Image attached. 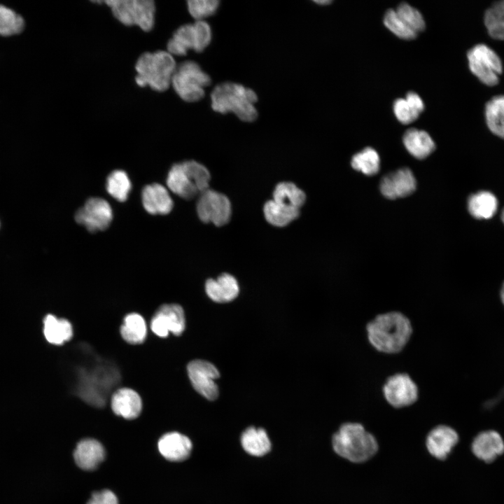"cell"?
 I'll return each instance as SVG.
<instances>
[{
  "label": "cell",
  "mask_w": 504,
  "mask_h": 504,
  "mask_svg": "<svg viewBox=\"0 0 504 504\" xmlns=\"http://www.w3.org/2000/svg\"><path fill=\"white\" fill-rule=\"evenodd\" d=\"M412 332L410 320L398 311L378 314L366 326L367 337L371 346L387 354L401 351L410 341Z\"/></svg>",
  "instance_id": "cell-1"
},
{
  "label": "cell",
  "mask_w": 504,
  "mask_h": 504,
  "mask_svg": "<svg viewBox=\"0 0 504 504\" xmlns=\"http://www.w3.org/2000/svg\"><path fill=\"white\" fill-rule=\"evenodd\" d=\"M332 447L341 458L354 463L372 458L379 450L374 435L358 422H345L332 435Z\"/></svg>",
  "instance_id": "cell-2"
},
{
  "label": "cell",
  "mask_w": 504,
  "mask_h": 504,
  "mask_svg": "<svg viewBox=\"0 0 504 504\" xmlns=\"http://www.w3.org/2000/svg\"><path fill=\"white\" fill-rule=\"evenodd\" d=\"M212 109L225 114L233 113L244 122H253L258 117L257 94L251 88L234 82H224L214 87L211 93Z\"/></svg>",
  "instance_id": "cell-3"
},
{
  "label": "cell",
  "mask_w": 504,
  "mask_h": 504,
  "mask_svg": "<svg viewBox=\"0 0 504 504\" xmlns=\"http://www.w3.org/2000/svg\"><path fill=\"white\" fill-rule=\"evenodd\" d=\"M77 392L88 403L102 407L111 389L118 383L119 373L111 364L100 360L95 365L83 367L78 376Z\"/></svg>",
  "instance_id": "cell-4"
},
{
  "label": "cell",
  "mask_w": 504,
  "mask_h": 504,
  "mask_svg": "<svg viewBox=\"0 0 504 504\" xmlns=\"http://www.w3.org/2000/svg\"><path fill=\"white\" fill-rule=\"evenodd\" d=\"M176 66L173 55L167 51L145 52L136 61L135 81L140 87L164 91L171 85Z\"/></svg>",
  "instance_id": "cell-5"
},
{
  "label": "cell",
  "mask_w": 504,
  "mask_h": 504,
  "mask_svg": "<svg viewBox=\"0 0 504 504\" xmlns=\"http://www.w3.org/2000/svg\"><path fill=\"white\" fill-rule=\"evenodd\" d=\"M211 83V77L200 66L189 60L177 65L171 85L183 100L194 102L204 97V90Z\"/></svg>",
  "instance_id": "cell-6"
},
{
  "label": "cell",
  "mask_w": 504,
  "mask_h": 504,
  "mask_svg": "<svg viewBox=\"0 0 504 504\" xmlns=\"http://www.w3.org/2000/svg\"><path fill=\"white\" fill-rule=\"evenodd\" d=\"M212 34L210 25L205 21H195L178 28L168 41L167 52L183 56L190 50L203 51L210 43Z\"/></svg>",
  "instance_id": "cell-7"
},
{
  "label": "cell",
  "mask_w": 504,
  "mask_h": 504,
  "mask_svg": "<svg viewBox=\"0 0 504 504\" xmlns=\"http://www.w3.org/2000/svg\"><path fill=\"white\" fill-rule=\"evenodd\" d=\"M114 17L127 26L136 25L145 31H150L155 22V3L152 0L104 1Z\"/></svg>",
  "instance_id": "cell-8"
},
{
  "label": "cell",
  "mask_w": 504,
  "mask_h": 504,
  "mask_svg": "<svg viewBox=\"0 0 504 504\" xmlns=\"http://www.w3.org/2000/svg\"><path fill=\"white\" fill-rule=\"evenodd\" d=\"M470 71L484 85L494 86L503 71L502 61L497 53L485 44H477L467 52Z\"/></svg>",
  "instance_id": "cell-9"
},
{
  "label": "cell",
  "mask_w": 504,
  "mask_h": 504,
  "mask_svg": "<svg viewBox=\"0 0 504 504\" xmlns=\"http://www.w3.org/2000/svg\"><path fill=\"white\" fill-rule=\"evenodd\" d=\"M382 393L391 407L400 409L416 402L419 388L408 374L398 372L387 378L382 386Z\"/></svg>",
  "instance_id": "cell-10"
},
{
  "label": "cell",
  "mask_w": 504,
  "mask_h": 504,
  "mask_svg": "<svg viewBox=\"0 0 504 504\" xmlns=\"http://www.w3.org/2000/svg\"><path fill=\"white\" fill-rule=\"evenodd\" d=\"M197 212L203 223H211L220 227L227 224L230 220L231 204L224 194L208 189L200 195Z\"/></svg>",
  "instance_id": "cell-11"
},
{
  "label": "cell",
  "mask_w": 504,
  "mask_h": 504,
  "mask_svg": "<svg viewBox=\"0 0 504 504\" xmlns=\"http://www.w3.org/2000/svg\"><path fill=\"white\" fill-rule=\"evenodd\" d=\"M74 218L89 232H96L108 228L113 220V210L106 200L91 197L78 209Z\"/></svg>",
  "instance_id": "cell-12"
},
{
  "label": "cell",
  "mask_w": 504,
  "mask_h": 504,
  "mask_svg": "<svg viewBox=\"0 0 504 504\" xmlns=\"http://www.w3.org/2000/svg\"><path fill=\"white\" fill-rule=\"evenodd\" d=\"M188 377L193 388L209 400L218 396V388L215 380L220 376L218 369L210 362L194 360L187 366Z\"/></svg>",
  "instance_id": "cell-13"
},
{
  "label": "cell",
  "mask_w": 504,
  "mask_h": 504,
  "mask_svg": "<svg viewBox=\"0 0 504 504\" xmlns=\"http://www.w3.org/2000/svg\"><path fill=\"white\" fill-rule=\"evenodd\" d=\"M186 319L184 311L177 304H165L160 306L153 315L150 328L160 337H166L169 332L180 335L184 330Z\"/></svg>",
  "instance_id": "cell-14"
},
{
  "label": "cell",
  "mask_w": 504,
  "mask_h": 504,
  "mask_svg": "<svg viewBox=\"0 0 504 504\" xmlns=\"http://www.w3.org/2000/svg\"><path fill=\"white\" fill-rule=\"evenodd\" d=\"M416 186L414 175L407 167L400 168L384 176L379 185L382 194L390 200L411 195Z\"/></svg>",
  "instance_id": "cell-15"
},
{
  "label": "cell",
  "mask_w": 504,
  "mask_h": 504,
  "mask_svg": "<svg viewBox=\"0 0 504 504\" xmlns=\"http://www.w3.org/2000/svg\"><path fill=\"white\" fill-rule=\"evenodd\" d=\"M457 432L447 425H438L433 428L426 438V447L434 458L445 460L458 442Z\"/></svg>",
  "instance_id": "cell-16"
},
{
  "label": "cell",
  "mask_w": 504,
  "mask_h": 504,
  "mask_svg": "<svg viewBox=\"0 0 504 504\" xmlns=\"http://www.w3.org/2000/svg\"><path fill=\"white\" fill-rule=\"evenodd\" d=\"M141 200L145 210L152 215L168 214L174 206L167 189L159 183L146 186L141 192Z\"/></svg>",
  "instance_id": "cell-17"
},
{
  "label": "cell",
  "mask_w": 504,
  "mask_h": 504,
  "mask_svg": "<svg viewBox=\"0 0 504 504\" xmlns=\"http://www.w3.org/2000/svg\"><path fill=\"white\" fill-rule=\"evenodd\" d=\"M471 449L479 459L491 463L504 452V441L498 432L485 430L474 438Z\"/></svg>",
  "instance_id": "cell-18"
},
{
  "label": "cell",
  "mask_w": 504,
  "mask_h": 504,
  "mask_svg": "<svg viewBox=\"0 0 504 504\" xmlns=\"http://www.w3.org/2000/svg\"><path fill=\"white\" fill-rule=\"evenodd\" d=\"M158 446L162 456L172 461L186 460L190 456L192 449L190 440L177 432L168 433L162 436Z\"/></svg>",
  "instance_id": "cell-19"
},
{
  "label": "cell",
  "mask_w": 504,
  "mask_h": 504,
  "mask_svg": "<svg viewBox=\"0 0 504 504\" xmlns=\"http://www.w3.org/2000/svg\"><path fill=\"white\" fill-rule=\"evenodd\" d=\"M111 408L116 415L126 419H134L141 412V398L133 389L122 388L113 394Z\"/></svg>",
  "instance_id": "cell-20"
},
{
  "label": "cell",
  "mask_w": 504,
  "mask_h": 504,
  "mask_svg": "<svg viewBox=\"0 0 504 504\" xmlns=\"http://www.w3.org/2000/svg\"><path fill=\"white\" fill-rule=\"evenodd\" d=\"M205 291L211 300L223 303L234 300L239 294V287L237 279L232 275L224 273L216 279H207Z\"/></svg>",
  "instance_id": "cell-21"
},
{
  "label": "cell",
  "mask_w": 504,
  "mask_h": 504,
  "mask_svg": "<svg viewBox=\"0 0 504 504\" xmlns=\"http://www.w3.org/2000/svg\"><path fill=\"white\" fill-rule=\"evenodd\" d=\"M76 465L85 470H94L104 459L105 450L102 444L94 439L79 442L74 451Z\"/></svg>",
  "instance_id": "cell-22"
},
{
  "label": "cell",
  "mask_w": 504,
  "mask_h": 504,
  "mask_svg": "<svg viewBox=\"0 0 504 504\" xmlns=\"http://www.w3.org/2000/svg\"><path fill=\"white\" fill-rule=\"evenodd\" d=\"M167 185L172 192L187 200L200 195L183 162L176 163L171 167L167 178Z\"/></svg>",
  "instance_id": "cell-23"
},
{
  "label": "cell",
  "mask_w": 504,
  "mask_h": 504,
  "mask_svg": "<svg viewBox=\"0 0 504 504\" xmlns=\"http://www.w3.org/2000/svg\"><path fill=\"white\" fill-rule=\"evenodd\" d=\"M402 141L407 150L417 159H424L435 149V144L428 132L410 128L403 134Z\"/></svg>",
  "instance_id": "cell-24"
},
{
  "label": "cell",
  "mask_w": 504,
  "mask_h": 504,
  "mask_svg": "<svg viewBox=\"0 0 504 504\" xmlns=\"http://www.w3.org/2000/svg\"><path fill=\"white\" fill-rule=\"evenodd\" d=\"M43 334L49 343L61 345L72 337L73 328L68 320L48 314L43 320Z\"/></svg>",
  "instance_id": "cell-25"
},
{
  "label": "cell",
  "mask_w": 504,
  "mask_h": 504,
  "mask_svg": "<svg viewBox=\"0 0 504 504\" xmlns=\"http://www.w3.org/2000/svg\"><path fill=\"white\" fill-rule=\"evenodd\" d=\"M498 200L488 191H479L470 196L468 200L469 213L478 219H489L496 213Z\"/></svg>",
  "instance_id": "cell-26"
},
{
  "label": "cell",
  "mask_w": 504,
  "mask_h": 504,
  "mask_svg": "<svg viewBox=\"0 0 504 504\" xmlns=\"http://www.w3.org/2000/svg\"><path fill=\"white\" fill-rule=\"evenodd\" d=\"M244 449L251 455L261 456L266 454L271 448V442L266 431L261 428L249 427L241 437Z\"/></svg>",
  "instance_id": "cell-27"
},
{
  "label": "cell",
  "mask_w": 504,
  "mask_h": 504,
  "mask_svg": "<svg viewBox=\"0 0 504 504\" xmlns=\"http://www.w3.org/2000/svg\"><path fill=\"white\" fill-rule=\"evenodd\" d=\"M263 211L266 220L276 227H284L300 215V209L279 204L273 200L265 202Z\"/></svg>",
  "instance_id": "cell-28"
},
{
  "label": "cell",
  "mask_w": 504,
  "mask_h": 504,
  "mask_svg": "<svg viewBox=\"0 0 504 504\" xmlns=\"http://www.w3.org/2000/svg\"><path fill=\"white\" fill-rule=\"evenodd\" d=\"M484 113L489 130L504 139V95H497L489 100Z\"/></svg>",
  "instance_id": "cell-29"
},
{
  "label": "cell",
  "mask_w": 504,
  "mask_h": 504,
  "mask_svg": "<svg viewBox=\"0 0 504 504\" xmlns=\"http://www.w3.org/2000/svg\"><path fill=\"white\" fill-rule=\"evenodd\" d=\"M122 337L126 342L137 344L142 343L146 337L147 327L144 318L137 313L127 314L120 329Z\"/></svg>",
  "instance_id": "cell-30"
},
{
  "label": "cell",
  "mask_w": 504,
  "mask_h": 504,
  "mask_svg": "<svg viewBox=\"0 0 504 504\" xmlns=\"http://www.w3.org/2000/svg\"><path fill=\"white\" fill-rule=\"evenodd\" d=\"M273 200L290 207L300 209L306 200V195L295 183L284 181L278 183L273 191Z\"/></svg>",
  "instance_id": "cell-31"
},
{
  "label": "cell",
  "mask_w": 504,
  "mask_h": 504,
  "mask_svg": "<svg viewBox=\"0 0 504 504\" xmlns=\"http://www.w3.org/2000/svg\"><path fill=\"white\" fill-rule=\"evenodd\" d=\"M484 22L491 37L504 40V0L495 2L486 10Z\"/></svg>",
  "instance_id": "cell-32"
},
{
  "label": "cell",
  "mask_w": 504,
  "mask_h": 504,
  "mask_svg": "<svg viewBox=\"0 0 504 504\" xmlns=\"http://www.w3.org/2000/svg\"><path fill=\"white\" fill-rule=\"evenodd\" d=\"M351 167L365 175L377 174L380 169V158L377 152L371 147H366L353 155Z\"/></svg>",
  "instance_id": "cell-33"
},
{
  "label": "cell",
  "mask_w": 504,
  "mask_h": 504,
  "mask_svg": "<svg viewBox=\"0 0 504 504\" xmlns=\"http://www.w3.org/2000/svg\"><path fill=\"white\" fill-rule=\"evenodd\" d=\"M132 183L127 174L123 170L112 172L106 179V190L110 195L119 202L128 198Z\"/></svg>",
  "instance_id": "cell-34"
},
{
  "label": "cell",
  "mask_w": 504,
  "mask_h": 504,
  "mask_svg": "<svg viewBox=\"0 0 504 504\" xmlns=\"http://www.w3.org/2000/svg\"><path fill=\"white\" fill-rule=\"evenodd\" d=\"M23 18L13 10L0 5V34L11 36L19 34L24 28Z\"/></svg>",
  "instance_id": "cell-35"
},
{
  "label": "cell",
  "mask_w": 504,
  "mask_h": 504,
  "mask_svg": "<svg viewBox=\"0 0 504 504\" xmlns=\"http://www.w3.org/2000/svg\"><path fill=\"white\" fill-rule=\"evenodd\" d=\"M183 164L199 192L208 190L211 176L207 168L194 160L185 161Z\"/></svg>",
  "instance_id": "cell-36"
},
{
  "label": "cell",
  "mask_w": 504,
  "mask_h": 504,
  "mask_svg": "<svg viewBox=\"0 0 504 504\" xmlns=\"http://www.w3.org/2000/svg\"><path fill=\"white\" fill-rule=\"evenodd\" d=\"M384 24L393 34L405 40H412L417 34L412 30L398 15L395 10H386L384 16Z\"/></svg>",
  "instance_id": "cell-37"
},
{
  "label": "cell",
  "mask_w": 504,
  "mask_h": 504,
  "mask_svg": "<svg viewBox=\"0 0 504 504\" xmlns=\"http://www.w3.org/2000/svg\"><path fill=\"white\" fill-rule=\"evenodd\" d=\"M395 10L400 18L416 34L425 29L426 24L421 13L409 4L402 2Z\"/></svg>",
  "instance_id": "cell-38"
},
{
  "label": "cell",
  "mask_w": 504,
  "mask_h": 504,
  "mask_svg": "<svg viewBox=\"0 0 504 504\" xmlns=\"http://www.w3.org/2000/svg\"><path fill=\"white\" fill-rule=\"evenodd\" d=\"M187 4L188 11L195 21L204 20L211 16L219 6L218 0H190Z\"/></svg>",
  "instance_id": "cell-39"
},
{
  "label": "cell",
  "mask_w": 504,
  "mask_h": 504,
  "mask_svg": "<svg viewBox=\"0 0 504 504\" xmlns=\"http://www.w3.org/2000/svg\"><path fill=\"white\" fill-rule=\"evenodd\" d=\"M393 109L398 120L405 125L414 122L420 115L405 99L402 98L394 101Z\"/></svg>",
  "instance_id": "cell-40"
},
{
  "label": "cell",
  "mask_w": 504,
  "mask_h": 504,
  "mask_svg": "<svg viewBox=\"0 0 504 504\" xmlns=\"http://www.w3.org/2000/svg\"><path fill=\"white\" fill-rule=\"evenodd\" d=\"M87 504H118V501L112 491L103 490L94 493Z\"/></svg>",
  "instance_id": "cell-41"
},
{
  "label": "cell",
  "mask_w": 504,
  "mask_h": 504,
  "mask_svg": "<svg viewBox=\"0 0 504 504\" xmlns=\"http://www.w3.org/2000/svg\"><path fill=\"white\" fill-rule=\"evenodd\" d=\"M410 105L420 114L424 110L425 106L420 96L414 92H409L405 98Z\"/></svg>",
  "instance_id": "cell-42"
},
{
  "label": "cell",
  "mask_w": 504,
  "mask_h": 504,
  "mask_svg": "<svg viewBox=\"0 0 504 504\" xmlns=\"http://www.w3.org/2000/svg\"><path fill=\"white\" fill-rule=\"evenodd\" d=\"M315 2L316 4H321V5H324V4L328 5V4H330L332 1H329V0H323V1L321 0V1H315Z\"/></svg>",
  "instance_id": "cell-43"
},
{
  "label": "cell",
  "mask_w": 504,
  "mask_h": 504,
  "mask_svg": "<svg viewBox=\"0 0 504 504\" xmlns=\"http://www.w3.org/2000/svg\"><path fill=\"white\" fill-rule=\"evenodd\" d=\"M500 300L503 304L504 305V283L500 290Z\"/></svg>",
  "instance_id": "cell-44"
},
{
  "label": "cell",
  "mask_w": 504,
  "mask_h": 504,
  "mask_svg": "<svg viewBox=\"0 0 504 504\" xmlns=\"http://www.w3.org/2000/svg\"><path fill=\"white\" fill-rule=\"evenodd\" d=\"M501 219H502L503 222L504 223V209H503V211H502V214H501Z\"/></svg>",
  "instance_id": "cell-45"
}]
</instances>
